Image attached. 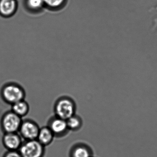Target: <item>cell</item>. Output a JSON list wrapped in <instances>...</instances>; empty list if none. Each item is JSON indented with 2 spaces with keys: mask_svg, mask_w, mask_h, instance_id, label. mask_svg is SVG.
<instances>
[{
  "mask_svg": "<svg viewBox=\"0 0 157 157\" xmlns=\"http://www.w3.org/2000/svg\"><path fill=\"white\" fill-rule=\"evenodd\" d=\"M76 103L68 97L59 98L54 105L55 115L66 120L76 114Z\"/></svg>",
  "mask_w": 157,
  "mask_h": 157,
  "instance_id": "6da1fadb",
  "label": "cell"
},
{
  "mask_svg": "<svg viewBox=\"0 0 157 157\" xmlns=\"http://www.w3.org/2000/svg\"><path fill=\"white\" fill-rule=\"evenodd\" d=\"M45 147L37 139L24 140L19 151L22 157H43Z\"/></svg>",
  "mask_w": 157,
  "mask_h": 157,
  "instance_id": "7a4b0ae2",
  "label": "cell"
},
{
  "mask_svg": "<svg viewBox=\"0 0 157 157\" xmlns=\"http://www.w3.org/2000/svg\"><path fill=\"white\" fill-rule=\"evenodd\" d=\"M22 118L13 111H8L2 116L1 120L2 129L4 133L19 132Z\"/></svg>",
  "mask_w": 157,
  "mask_h": 157,
  "instance_id": "3957f363",
  "label": "cell"
},
{
  "mask_svg": "<svg viewBox=\"0 0 157 157\" xmlns=\"http://www.w3.org/2000/svg\"><path fill=\"white\" fill-rule=\"evenodd\" d=\"M1 95L5 102L12 105L24 100L25 94L24 90L20 86L9 84L3 87L1 91Z\"/></svg>",
  "mask_w": 157,
  "mask_h": 157,
  "instance_id": "277c9868",
  "label": "cell"
},
{
  "mask_svg": "<svg viewBox=\"0 0 157 157\" xmlns=\"http://www.w3.org/2000/svg\"><path fill=\"white\" fill-rule=\"evenodd\" d=\"M40 128L38 124L32 119L23 120L18 133L25 140L37 139Z\"/></svg>",
  "mask_w": 157,
  "mask_h": 157,
  "instance_id": "5b68a950",
  "label": "cell"
},
{
  "mask_svg": "<svg viewBox=\"0 0 157 157\" xmlns=\"http://www.w3.org/2000/svg\"><path fill=\"white\" fill-rule=\"evenodd\" d=\"M47 126L53 132L55 137L58 138L66 136L70 131L68 128L67 121L56 115L49 118Z\"/></svg>",
  "mask_w": 157,
  "mask_h": 157,
  "instance_id": "8992f818",
  "label": "cell"
},
{
  "mask_svg": "<svg viewBox=\"0 0 157 157\" xmlns=\"http://www.w3.org/2000/svg\"><path fill=\"white\" fill-rule=\"evenodd\" d=\"M2 141L8 151H19L23 142L22 138L18 132L4 133Z\"/></svg>",
  "mask_w": 157,
  "mask_h": 157,
  "instance_id": "52a82bcc",
  "label": "cell"
},
{
  "mask_svg": "<svg viewBox=\"0 0 157 157\" xmlns=\"http://www.w3.org/2000/svg\"><path fill=\"white\" fill-rule=\"evenodd\" d=\"M93 151L88 144L83 142L74 144L69 151V157H93Z\"/></svg>",
  "mask_w": 157,
  "mask_h": 157,
  "instance_id": "ba28073f",
  "label": "cell"
},
{
  "mask_svg": "<svg viewBox=\"0 0 157 157\" xmlns=\"http://www.w3.org/2000/svg\"><path fill=\"white\" fill-rule=\"evenodd\" d=\"M53 132L47 125L40 128L37 140L43 146H48L51 144L55 138Z\"/></svg>",
  "mask_w": 157,
  "mask_h": 157,
  "instance_id": "9c48e42d",
  "label": "cell"
},
{
  "mask_svg": "<svg viewBox=\"0 0 157 157\" xmlns=\"http://www.w3.org/2000/svg\"><path fill=\"white\" fill-rule=\"evenodd\" d=\"M16 9L15 0H0V14L8 17L14 13Z\"/></svg>",
  "mask_w": 157,
  "mask_h": 157,
  "instance_id": "30bf717a",
  "label": "cell"
},
{
  "mask_svg": "<svg viewBox=\"0 0 157 157\" xmlns=\"http://www.w3.org/2000/svg\"><path fill=\"white\" fill-rule=\"evenodd\" d=\"M11 105V111L22 118L27 115L30 111L29 104L25 100L19 101Z\"/></svg>",
  "mask_w": 157,
  "mask_h": 157,
  "instance_id": "8fae6325",
  "label": "cell"
},
{
  "mask_svg": "<svg viewBox=\"0 0 157 157\" xmlns=\"http://www.w3.org/2000/svg\"><path fill=\"white\" fill-rule=\"evenodd\" d=\"M67 125L70 131H78L82 127L83 125V121L82 118L78 115H73L68 119L66 120Z\"/></svg>",
  "mask_w": 157,
  "mask_h": 157,
  "instance_id": "7c38bea8",
  "label": "cell"
},
{
  "mask_svg": "<svg viewBox=\"0 0 157 157\" xmlns=\"http://www.w3.org/2000/svg\"><path fill=\"white\" fill-rule=\"evenodd\" d=\"M44 2L43 0H27L28 7L33 10H38L43 7Z\"/></svg>",
  "mask_w": 157,
  "mask_h": 157,
  "instance_id": "4fadbf2b",
  "label": "cell"
},
{
  "mask_svg": "<svg viewBox=\"0 0 157 157\" xmlns=\"http://www.w3.org/2000/svg\"><path fill=\"white\" fill-rule=\"evenodd\" d=\"M44 3L51 8H56L61 6L64 0H43Z\"/></svg>",
  "mask_w": 157,
  "mask_h": 157,
  "instance_id": "5bb4252c",
  "label": "cell"
},
{
  "mask_svg": "<svg viewBox=\"0 0 157 157\" xmlns=\"http://www.w3.org/2000/svg\"><path fill=\"white\" fill-rule=\"evenodd\" d=\"M3 157H22L19 151H8Z\"/></svg>",
  "mask_w": 157,
  "mask_h": 157,
  "instance_id": "9a60e30c",
  "label": "cell"
},
{
  "mask_svg": "<svg viewBox=\"0 0 157 157\" xmlns=\"http://www.w3.org/2000/svg\"></svg>",
  "mask_w": 157,
  "mask_h": 157,
  "instance_id": "2e32d148",
  "label": "cell"
}]
</instances>
